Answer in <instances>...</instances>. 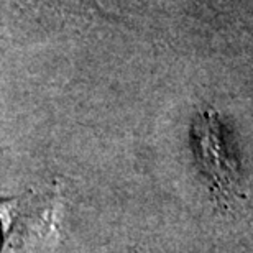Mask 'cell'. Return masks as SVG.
<instances>
[{
	"instance_id": "obj_1",
	"label": "cell",
	"mask_w": 253,
	"mask_h": 253,
	"mask_svg": "<svg viewBox=\"0 0 253 253\" xmlns=\"http://www.w3.org/2000/svg\"><path fill=\"white\" fill-rule=\"evenodd\" d=\"M196 156L207 178L212 199L222 212H229L245 201L240 169L222 136L219 115L214 109L201 112L192 125Z\"/></svg>"
}]
</instances>
